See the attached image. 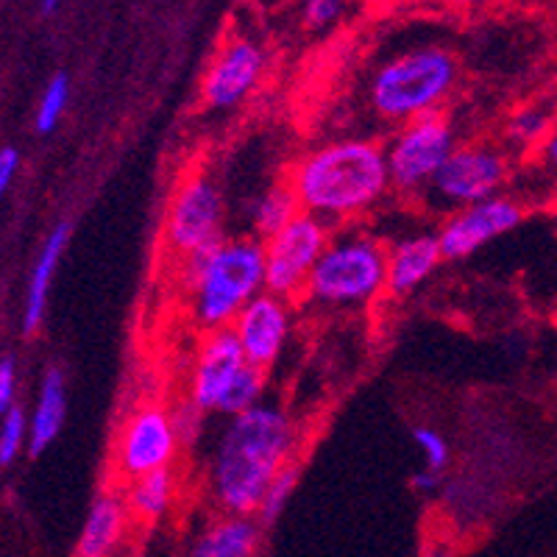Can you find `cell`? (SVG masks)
<instances>
[{
    "label": "cell",
    "mask_w": 557,
    "mask_h": 557,
    "mask_svg": "<svg viewBox=\"0 0 557 557\" xmlns=\"http://www.w3.org/2000/svg\"><path fill=\"white\" fill-rule=\"evenodd\" d=\"M298 446L296 418L276 401L226 418L207 460V487L218 510L253 519L268 485L287 462L298 460Z\"/></svg>",
    "instance_id": "cell-1"
},
{
    "label": "cell",
    "mask_w": 557,
    "mask_h": 557,
    "mask_svg": "<svg viewBox=\"0 0 557 557\" xmlns=\"http://www.w3.org/2000/svg\"><path fill=\"white\" fill-rule=\"evenodd\" d=\"M287 184L301 212L326 226L366 215L393 190L385 146L362 137L335 139L307 151L290 168Z\"/></svg>",
    "instance_id": "cell-2"
},
{
    "label": "cell",
    "mask_w": 557,
    "mask_h": 557,
    "mask_svg": "<svg viewBox=\"0 0 557 557\" xmlns=\"http://www.w3.org/2000/svg\"><path fill=\"white\" fill-rule=\"evenodd\" d=\"M184 287L193 321L207 332L228 330L265 293V248L257 237H223L218 246L184 260Z\"/></svg>",
    "instance_id": "cell-3"
},
{
    "label": "cell",
    "mask_w": 557,
    "mask_h": 557,
    "mask_svg": "<svg viewBox=\"0 0 557 557\" xmlns=\"http://www.w3.org/2000/svg\"><path fill=\"white\" fill-rule=\"evenodd\" d=\"M457 87V59L444 48H416L391 59L368 84V101L382 121L405 123L441 112Z\"/></svg>",
    "instance_id": "cell-4"
},
{
    "label": "cell",
    "mask_w": 557,
    "mask_h": 557,
    "mask_svg": "<svg viewBox=\"0 0 557 557\" xmlns=\"http://www.w3.org/2000/svg\"><path fill=\"white\" fill-rule=\"evenodd\" d=\"M387 287V246L366 232L332 235L310 276L305 298L332 310L366 307Z\"/></svg>",
    "instance_id": "cell-5"
},
{
    "label": "cell",
    "mask_w": 557,
    "mask_h": 557,
    "mask_svg": "<svg viewBox=\"0 0 557 557\" xmlns=\"http://www.w3.org/2000/svg\"><path fill=\"white\" fill-rule=\"evenodd\" d=\"M455 148V126L441 112L424 114L399 126L385 146L391 187L405 196L430 190V184L435 182Z\"/></svg>",
    "instance_id": "cell-6"
},
{
    "label": "cell",
    "mask_w": 557,
    "mask_h": 557,
    "mask_svg": "<svg viewBox=\"0 0 557 557\" xmlns=\"http://www.w3.org/2000/svg\"><path fill=\"white\" fill-rule=\"evenodd\" d=\"M226 203L215 178L207 173H190L173 190L165 215V240L182 260L209 251L223 240Z\"/></svg>",
    "instance_id": "cell-7"
},
{
    "label": "cell",
    "mask_w": 557,
    "mask_h": 557,
    "mask_svg": "<svg viewBox=\"0 0 557 557\" xmlns=\"http://www.w3.org/2000/svg\"><path fill=\"white\" fill-rule=\"evenodd\" d=\"M332 240V226L312 215H301L278 235L262 243L265 248V290L282 298L305 296L321 253Z\"/></svg>",
    "instance_id": "cell-8"
},
{
    "label": "cell",
    "mask_w": 557,
    "mask_h": 557,
    "mask_svg": "<svg viewBox=\"0 0 557 557\" xmlns=\"http://www.w3.org/2000/svg\"><path fill=\"white\" fill-rule=\"evenodd\" d=\"M507 176H510L507 153L485 143H466L446 159V165L441 168L426 193L437 207L455 212L499 196Z\"/></svg>",
    "instance_id": "cell-9"
},
{
    "label": "cell",
    "mask_w": 557,
    "mask_h": 557,
    "mask_svg": "<svg viewBox=\"0 0 557 557\" xmlns=\"http://www.w3.org/2000/svg\"><path fill=\"white\" fill-rule=\"evenodd\" d=\"M182 437L173 424L171 410L162 405H143L123 421V430L114 446V462L126 482L153 471L173 469Z\"/></svg>",
    "instance_id": "cell-10"
},
{
    "label": "cell",
    "mask_w": 557,
    "mask_h": 557,
    "mask_svg": "<svg viewBox=\"0 0 557 557\" xmlns=\"http://www.w3.org/2000/svg\"><path fill=\"white\" fill-rule=\"evenodd\" d=\"M251 362L243 355L240 343H237L232 330L207 332L198 346V355L193 360L190 391L187 399L207 416H221L226 407L228 396L235 393L237 382L248 371Z\"/></svg>",
    "instance_id": "cell-11"
},
{
    "label": "cell",
    "mask_w": 557,
    "mask_h": 557,
    "mask_svg": "<svg viewBox=\"0 0 557 557\" xmlns=\"http://www.w3.org/2000/svg\"><path fill=\"white\" fill-rule=\"evenodd\" d=\"M524 221V207L510 196H494L449 212L444 226L437 228V240L444 248V260H469L471 253L487 243L510 235Z\"/></svg>",
    "instance_id": "cell-12"
},
{
    "label": "cell",
    "mask_w": 557,
    "mask_h": 557,
    "mask_svg": "<svg viewBox=\"0 0 557 557\" xmlns=\"http://www.w3.org/2000/svg\"><path fill=\"white\" fill-rule=\"evenodd\" d=\"M253 368L268 371L282 357L293 335L290 301L276 293H260L228 326Z\"/></svg>",
    "instance_id": "cell-13"
},
{
    "label": "cell",
    "mask_w": 557,
    "mask_h": 557,
    "mask_svg": "<svg viewBox=\"0 0 557 557\" xmlns=\"http://www.w3.org/2000/svg\"><path fill=\"white\" fill-rule=\"evenodd\" d=\"M265 62V51L260 45L251 42V39H232L226 48L218 51V57L209 64L207 76H203V103L209 109H218V112L240 107L260 84Z\"/></svg>",
    "instance_id": "cell-14"
},
{
    "label": "cell",
    "mask_w": 557,
    "mask_h": 557,
    "mask_svg": "<svg viewBox=\"0 0 557 557\" xmlns=\"http://www.w3.org/2000/svg\"><path fill=\"white\" fill-rule=\"evenodd\" d=\"M444 262V248L437 232H412L387 246V287L391 296H410L426 285L437 265Z\"/></svg>",
    "instance_id": "cell-15"
},
{
    "label": "cell",
    "mask_w": 557,
    "mask_h": 557,
    "mask_svg": "<svg viewBox=\"0 0 557 557\" xmlns=\"http://www.w3.org/2000/svg\"><path fill=\"white\" fill-rule=\"evenodd\" d=\"M128 513L126 496L117 491H101L89 505L76 541V557H112L126 539Z\"/></svg>",
    "instance_id": "cell-16"
},
{
    "label": "cell",
    "mask_w": 557,
    "mask_h": 557,
    "mask_svg": "<svg viewBox=\"0 0 557 557\" xmlns=\"http://www.w3.org/2000/svg\"><path fill=\"white\" fill-rule=\"evenodd\" d=\"M260 521L248 516H218L198 532L184 557H257Z\"/></svg>",
    "instance_id": "cell-17"
},
{
    "label": "cell",
    "mask_w": 557,
    "mask_h": 557,
    "mask_svg": "<svg viewBox=\"0 0 557 557\" xmlns=\"http://www.w3.org/2000/svg\"><path fill=\"white\" fill-rule=\"evenodd\" d=\"M70 243V223H59L53 228L48 240L39 248L37 260H34L32 276H28L26 305H23V332L34 335L42 323L45 310H48V293H51V282L57 276V268L64 257V248Z\"/></svg>",
    "instance_id": "cell-18"
},
{
    "label": "cell",
    "mask_w": 557,
    "mask_h": 557,
    "mask_svg": "<svg viewBox=\"0 0 557 557\" xmlns=\"http://www.w3.org/2000/svg\"><path fill=\"white\" fill-rule=\"evenodd\" d=\"M67 416V387L59 368H48L39 382L37 405L28 416V455H42L59 437Z\"/></svg>",
    "instance_id": "cell-19"
},
{
    "label": "cell",
    "mask_w": 557,
    "mask_h": 557,
    "mask_svg": "<svg viewBox=\"0 0 557 557\" xmlns=\"http://www.w3.org/2000/svg\"><path fill=\"white\" fill-rule=\"evenodd\" d=\"M176 474L173 469L153 471V474L137 476L126 487V505L128 513L139 521H159L171 513L173 502H176Z\"/></svg>",
    "instance_id": "cell-20"
},
{
    "label": "cell",
    "mask_w": 557,
    "mask_h": 557,
    "mask_svg": "<svg viewBox=\"0 0 557 557\" xmlns=\"http://www.w3.org/2000/svg\"><path fill=\"white\" fill-rule=\"evenodd\" d=\"M298 215H301V203H298L296 193L290 190V184H273V187H268L251 207L253 237H260V240L265 243L268 237L278 235L282 228L290 226Z\"/></svg>",
    "instance_id": "cell-21"
},
{
    "label": "cell",
    "mask_w": 557,
    "mask_h": 557,
    "mask_svg": "<svg viewBox=\"0 0 557 557\" xmlns=\"http://www.w3.org/2000/svg\"><path fill=\"white\" fill-rule=\"evenodd\" d=\"M412 441H416L418 455H421V469L416 471L412 482H416L418 491H437L451 462L449 441L432 426H416Z\"/></svg>",
    "instance_id": "cell-22"
},
{
    "label": "cell",
    "mask_w": 557,
    "mask_h": 557,
    "mask_svg": "<svg viewBox=\"0 0 557 557\" xmlns=\"http://www.w3.org/2000/svg\"><path fill=\"white\" fill-rule=\"evenodd\" d=\"M298 480H301V466H298V460H293L287 462L285 469L278 471L276 480L268 485L260 510H257V519H260L262 527H273L278 519H282L287 502H290L293 491H296Z\"/></svg>",
    "instance_id": "cell-23"
},
{
    "label": "cell",
    "mask_w": 557,
    "mask_h": 557,
    "mask_svg": "<svg viewBox=\"0 0 557 557\" xmlns=\"http://www.w3.org/2000/svg\"><path fill=\"white\" fill-rule=\"evenodd\" d=\"M70 103V82L64 73H57V76L48 82V87L42 89V98L37 103V112H34V128L39 134H51L57 132L59 121L64 117Z\"/></svg>",
    "instance_id": "cell-24"
},
{
    "label": "cell",
    "mask_w": 557,
    "mask_h": 557,
    "mask_svg": "<svg viewBox=\"0 0 557 557\" xmlns=\"http://www.w3.org/2000/svg\"><path fill=\"white\" fill-rule=\"evenodd\" d=\"M552 126H555V121H552L549 112H544L541 107H524L510 117V123H507V137L513 139L516 146L524 148L544 146Z\"/></svg>",
    "instance_id": "cell-25"
},
{
    "label": "cell",
    "mask_w": 557,
    "mask_h": 557,
    "mask_svg": "<svg viewBox=\"0 0 557 557\" xmlns=\"http://www.w3.org/2000/svg\"><path fill=\"white\" fill-rule=\"evenodd\" d=\"M28 449V416L23 407H12L0 416V466H12Z\"/></svg>",
    "instance_id": "cell-26"
},
{
    "label": "cell",
    "mask_w": 557,
    "mask_h": 557,
    "mask_svg": "<svg viewBox=\"0 0 557 557\" xmlns=\"http://www.w3.org/2000/svg\"><path fill=\"white\" fill-rule=\"evenodd\" d=\"M171 416H173V424H176L178 437H182V446L193 444V441H198V437H201L203 421H207V412L198 410V407L193 405L190 399L182 401L178 407H173Z\"/></svg>",
    "instance_id": "cell-27"
},
{
    "label": "cell",
    "mask_w": 557,
    "mask_h": 557,
    "mask_svg": "<svg viewBox=\"0 0 557 557\" xmlns=\"http://www.w3.org/2000/svg\"><path fill=\"white\" fill-rule=\"evenodd\" d=\"M346 9V0H301V14L310 28L332 26Z\"/></svg>",
    "instance_id": "cell-28"
},
{
    "label": "cell",
    "mask_w": 557,
    "mask_h": 557,
    "mask_svg": "<svg viewBox=\"0 0 557 557\" xmlns=\"http://www.w3.org/2000/svg\"><path fill=\"white\" fill-rule=\"evenodd\" d=\"M17 399V362L14 357H0V416H7Z\"/></svg>",
    "instance_id": "cell-29"
},
{
    "label": "cell",
    "mask_w": 557,
    "mask_h": 557,
    "mask_svg": "<svg viewBox=\"0 0 557 557\" xmlns=\"http://www.w3.org/2000/svg\"><path fill=\"white\" fill-rule=\"evenodd\" d=\"M17 171H20V151H17V148H12V146L0 148V198L7 196V190L12 187Z\"/></svg>",
    "instance_id": "cell-30"
},
{
    "label": "cell",
    "mask_w": 557,
    "mask_h": 557,
    "mask_svg": "<svg viewBox=\"0 0 557 557\" xmlns=\"http://www.w3.org/2000/svg\"><path fill=\"white\" fill-rule=\"evenodd\" d=\"M541 151H544V159H546V165L552 168V171H557V121L555 126H552L549 137H546V143L541 146Z\"/></svg>",
    "instance_id": "cell-31"
},
{
    "label": "cell",
    "mask_w": 557,
    "mask_h": 557,
    "mask_svg": "<svg viewBox=\"0 0 557 557\" xmlns=\"http://www.w3.org/2000/svg\"><path fill=\"white\" fill-rule=\"evenodd\" d=\"M446 3H451L457 9H480L487 7V3H496V0H446Z\"/></svg>",
    "instance_id": "cell-32"
},
{
    "label": "cell",
    "mask_w": 557,
    "mask_h": 557,
    "mask_svg": "<svg viewBox=\"0 0 557 557\" xmlns=\"http://www.w3.org/2000/svg\"><path fill=\"white\" fill-rule=\"evenodd\" d=\"M62 0H42V12H53Z\"/></svg>",
    "instance_id": "cell-33"
},
{
    "label": "cell",
    "mask_w": 557,
    "mask_h": 557,
    "mask_svg": "<svg viewBox=\"0 0 557 557\" xmlns=\"http://www.w3.org/2000/svg\"><path fill=\"white\" fill-rule=\"evenodd\" d=\"M527 3H535V0H527Z\"/></svg>",
    "instance_id": "cell-34"
},
{
    "label": "cell",
    "mask_w": 557,
    "mask_h": 557,
    "mask_svg": "<svg viewBox=\"0 0 557 557\" xmlns=\"http://www.w3.org/2000/svg\"><path fill=\"white\" fill-rule=\"evenodd\" d=\"M257 557H260V555H257Z\"/></svg>",
    "instance_id": "cell-35"
}]
</instances>
